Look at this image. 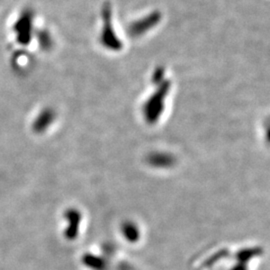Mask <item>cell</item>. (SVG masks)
Masks as SVG:
<instances>
[{
  "label": "cell",
  "instance_id": "2",
  "mask_svg": "<svg viewBox=\"0 0 270 270\" xmlns=\"http://www.w3.org/2000/svg\"><path fill=\"white\" fill-rule=\"evenodd\" d=\"M15 31L18 40L22 43H26L31 38L32 31V14L29 11H24L15 23Z\"/></svg>",
  "mask_w": 270,
  "mask_h": 270
},
{
  "label": "cell",
  "instance_id": "3",
  "mask_svg": "<svg viewBox=\"0 0 270 270\" xmlns=\"http://www.w3.org/2000/svg\"><path fill=\"white\" fill-rule=\"evenodd\" d=\"M150 159H151L150 162L152 163V165L158 166V167H166L170 165L173 161L172 157L168 155H162V153H156V155H152Z\"/></svg>",
  "mask_w": 270,
  "mask_h": 270
},
{
  "label": "cell",
  "instance_id": "4",
  "mask_svg": "<svg viewBox=\"0 0 270 270\" xmlns=\"http://www.w3.org/2000/svg\"><path fill=\"white\" fill-rule=\"evenodd\" d=\"M124 232H125L126 236H128V237H130L132 239H135L137 237V235H138L136 227L133 224H131V223H128V224H126L124 226Z\"/></svg>",
  "mask_w": 270,
  "mask_h": 270
},
{
  "label": "cell",
  "instance_id": "1",
  "mask_svg": "<svg viewBox=\"0 0 270 270\" xmlns=\"http://www.w3.org/2000/svg\"><path fill=\"white\" fill-rule=\"evenodd\" d=\"M167 86L168 85H163L161 90L157 91V93H155L146 104L145 112H146V117L148 118L149 121H155L157 117L162 112L163 99L165 97V94L167 93Z\"/></svg>",
  "mask_w": 270,
  "mask_h": 270
}]
</instances>
